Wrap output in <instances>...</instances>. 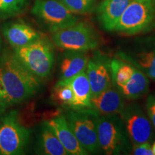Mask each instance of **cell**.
I'll return each mask as SVG.
<instances>
[{
    "label": "cell",
    "instance_id": "cell-1",
    "mask_svg": "<svg viewBox=\"0 0 155 155\" xmlns=\"http://www.w3.org/2000/svg\"><path fill=\"white\" fill-rule=\"evenodd\" d=\"M0 78L6 108L28 100L40 88V79L20 63L13 52H5L0 57Z\"/></svg>",
    "mask_w": 155,
    "mask_h": 155
},
{
    "label": "cell",
    "instance_id": "cell-2",
    "mask_svg": "<svg viewBox=\"0 0 155 155\" xmlns=\"http://www.w3.org/2000/svg\"><path fill=\"white\" fill-rule=\"evenodd\" d=\"M13 53L27 69L39 79L48 78L55 63V50L48 38H42L22 47L14 48Z\"/></svg>",
    "mask_w": 155,
    "mask_h": 155
},
{
    "label": "cell",
    "instance_id": "cell-3",
    "mask_svg": "<svg viewBox=\"0 0 155 155\" xmlns=\"http://www.w3.org/2000/svg\"><path fill=\"white\" fill-rule=\"evenodd\" d=\"M100 150L108 155L129 154L131 143L119 114L100 115L97 121Z\"/></svg>",
    "mask_w": 155,
    "mask_h": 155
},
{
    "label": "cell",
    "instance_id": "cell-4",
    "mask_svg": "<svg viewBox=\"0 0 155 155\" xmlns=\"http://www.w3.org/2000/svg\"><path fill=\"white\" fill-rule=\"evenodd\" d=\"M154 26L155 0H131L113 31L134 35L150 31Z\"/></svg>",
    "mask_w": 155,
    "mask_h": 155
},
{
    "label": "cell",
    "instance_id": "cell-5",
    "mask_svg": "<svg viewBox=\"0 0 155 155\" xmlns=\"http://www.w3.org/2000/svg\"><path fill=\"white\" fill-rule=\"evenodd\" d=\"M99 114L91 108L71 109L65 114L70 128L81 146L88 152L100 150L97 134Z\"/></svg>",
    "mask_w": 155,
    "mask_h": 155
},
{
    "label": "cell",
    "instance_id": "cell-6",
    "mask_svg": "<svg viewBox=\"0 0 155 155\" xmlns=\"http://www.w3.org/2000/svg\"><path fill=\"white\" fill-rule=\"evenodd\" d=\"M30 137V131L21 124L16 110L0 116V154H24Z\"/></svg>",
    "mask_w": 155,
    "mask_h": 155
},
{
    "label": "cell",
    "instance_id": "cell-7",
    "mask_svg": "<svg viewBox=\"0 0 155 155\" xmlns=\"http://www.w3.org/2000/svg\"><path fill=\"white\" fill-rule=\"evenodd\" d=\"M56 47L64 50L88 52L98 47L99 36L91 25L86 22H76L52 35Z\"/></svg>",
    "mask_w": 155,
    "mask_h": 155
},
{
    "label": "cell",
    "instance_id": "cell-8",
    "mask_svg": "<svg viewBox=\"0 0 155 155\" xmlns=\"http://www.w3.org/2000/svg\"><path fill=\"white\" fill-rule=\"evenodd\" d=\"M31 13L52 33L69 28L77 22L74 13L60 0H35Z\"/></svg>",
    "mask_w": 155,
    "mask_h": 155
},
{
    "label": "cell",
    "instance_id": "cell-9",
    "mask_svg": "<svg viewBox=\"0 0 155 155\" xmlns=\"http://www.w3.org/2000/svg\"><path fill=\"white\" fill-rule=\"evenodd\" d=\"M132 144L152 142L155 137L154 128L147 114L137 104L125 105L119 114Z\"/></svg>",
    "mask_w": 155,
    "mask_h": 155
},
{
    "label": "cell",
    "instance_id": "cell-10",
    "mask_svg": "<svg viewBox=\"0 0 155 155\" xmlns=\"http://www.w3.org/2000/svg\"><path fill=\"white\" fill-rule=\"evenodd\" d=\"M111 61L107 55L96 52L89 58L86 73L88 76L92 96H96L112 84Z\"/></svg>",
    "mask_w": 155,
    "mask_h": 155
},
{
    "label": "cell",
    "instance_id": "cell-11",
    "mask_svg": "<svg viewBox=\"0 0 155 155\" xmlns=\"http://www.w3.org/2000/svg\"><path fill=\"white\" fill-rule=\"evenodd\" d=\"M124 100L119 89L112 83L106 90L91 97L90 108L99 115L119 114L125 106Z\"/></svg>",
    "mask_w": 155,
    "mask_h": 155
},
{
    "label": "cell",
    "instance_id": "cell-12",
    "mask_svg": "<svg viewBox=\"0 0 155 155\" xmlns=\"http://www.w3.org/2000/svg\"><path fill=\"white\" fill-rule=\"evenodd\" d=\"M71 155H85L88 152L81 146L70 128L65 115H59L45 121Z\"/></svg>",
    "mask_w": 155,
    "mask_h": 155
},
{
    "label": "cell",
    "instance_id": "cell-13",
    "mask_svg": "<svg viewBox=\"0 0 155 155\" xmlns=\"http://www.w3.org/2000/svg\"><path fill=\"white\" fill-rule=\"evenodd\" d=\"M2 35L13 48L25 46L42 37L40 32L23 22H9L5 25Z\"/></svg>",
    "mask_w": 155,
    "mask_h": 155
},
{
    "label": "cell",
    "instance_id": "cell-14",
    "mask_svg": "<svg viewBox=\"0 0 155 155\" xmlns=\"http://www.w3.org/2000/svg\"><path fill=\"white\" fill-rule=\"evenodd\" d=\"M118 57L129 62L147 77L155 81V45L131 53H120Z\"/></svg>",
    "mask_w": 155,
    "mask_h": 155
},
{
    "label": "cell",
    "instance_id": "cell-15",
    "mask_svg": "<svg viewBox=\"0 0 155 155\" xmlns=\"http://www.w3.org/2000/svg\"><path fill=\"white\" fill-rule=\"evenodd\" d=\"M88 60L87 52L65 50L60 64V80H67L86 71Z\"/></svg>",
    "mask_w": 155,
    "mask_h": 155
},
{
    "label": "cell",
    "instance_id": "cell-16",
    "mask_svg": "<svg viewBox=\"0 0 155 155\" xmlns=\"http://www.w3.org/2000/svg\"><path fill=\"white\" fill-rule=\"evenodd\" d=\"M131 0H104L97 8L98 19L108 31H113Z\"/></svg>",
    "mask_w": 155,
    "mask_h": 155
},
{
    "label": "cell",
    "instance_id": "cell-17",
    "mask_svg": "<svg viewBox=\"0 0 155 155\" xmlns=\"http://www.w3.org/2000/svg\"><path fill=\"white\" fill-rule=\"evenodd\" d=\"M65 81L71 85L74 93L75 103L72 109L90 108L92 93L86 71Z\"/></svg>",
    "mask_w": 155,
    "mask_h": 155
},
{
    "label": "cell",
    "instance_id": "cell-18",
    "mask_svg": "<svg viewBox=\"0 0 155 155\" xmlns=\"http://www.w3.org/2000/svg\"><path fill=\"white\" fill-rule=\"evenodd\" d=\"M150 87L149 78L135 66L132 76L123 86L117 87L125 99L135 100L146 94Z\"/></svg>",
    "mask_w": 155,
    "mask_h": 155
},
{
    "label": "cell",
    "instance_id": "cell-19",
    "mask_svg": "<svg viewBox=\"0 0 155 155\" xmlns=\"http://www.w3.org/2000/svg\"><path fill=\"white\" fill-rule=\"evenodd\" d=\"M38 148L41 154L46 155L70 154L46 122L41 125Z\"/></svg>",
    "mask_w": 155,
    "mask_h": 155
},
{
    "label": "cell",
    "instance_id": "cell-20",
    "mask_svg": "<svg viewBox=\"0 0 155 155\" xmlns=\"http://www.w3.org/2000/svg\"><path fill=\"white\" fill-rule=\"evenodd\" d=\"M135 66L125 60L115 58L111 61L112 83L116 87L124 85L132 76Z\"/></svg>",
    "mask_w": 155,
    "mask_h": 155
},
{
    "label": "cell",
    "instance_id": "cell-21",
    "mask_svg": "<svg viewBox=\"0 0 155 155\" xmlns=\"http://www.w3.org/2000/svg\"><path fill=\"white\" fill-rule=\"evenodd\" d=\"M53 101L58 105L73 108L75 103V96L71 85L65 80H59L54 86L52 94Z\"/></svg>",
    "mask_w": 155,
    "mask_h": 155
},
{
    "label": "cell",
    "instance_id": "cell-22",
    "mask_svg": "<svg viewBox=\"0 0 155 155\" xmlns=\"http://www.w3.org/2000/svg\"><path fill=\"white\" fill-rule=\"evenodd\" d=\"M71 12L85 15L92 12L98 0H60Z\"/></svg>",
    "mask_w": 155,
    "mask_h": 155
},
{
    "label": "cell",
    "instance_id": "cell-23",
    "mask_svg": "<svg viewBox=\"0 0 155 155\" xmlns=\"http://www.w3.org/2000/svg\"><path fill=\"white\" fill-rule=\"evenodd\" d=\"M28 0H0V18L12 17L22 12Z\"/></svg>",
    "mask_w": 155,
    "mask_h": 155
},
{
    "label": "cell",
    "instance_id": "cell-24",
    "mask_svg": "<svg viewBox=\"0 0 155 155\" xmlns=\"http://www.w3.org/2000/svg\"><path fill=\"white\" fill-rule=\"evenodd\" d=\"M131 152L134 155H154L150 142H143L131 145Z\"/></svg>",
    "mask_w": 155,
    "mask_h": 155
},
{
    "label": "cell",
    "instance_id": "cell-25",
    "mask_svg": "<svg viewBox=\"0 0 155 155\" xmlns=\"http://www.w3.org/2000/svg\"><path fill=\"white\" fill-rule=\"evenodd\" d=\"M147 113L155 130V95H150L146 102Z\"/></svg>",
    "mask_w": 155,
    "mask_h": 155
},
{
    "label": "cell",
    "instance_id": "cell-26",
    "mask_svg": "<svg viewBox=\"0 0 155 155\" xmlns=\"http://www.w3.org/2000/svg\"><path fill=\"white\" fill-rule=\"evenodd\" d=\"M5 109L6 108L5 106V103H4L2 87L1 78H0V113H2V112L5 111Z\"/></svg>",
    "mask_w": 155,
    "mask_h": 155
},
{
    "label": "cell",
    "instance_id": "cell-27",
    "mask_svg": "<svg viewBox=\"0 0 155 155\" xmlns=\"http://www.w3.org/2000/svg\"><path fill=\"white\" fill-rule=\"evenodd\" d=\"M152 151H153V153H154V155H155V141L154 142V144L152 146Z\"/></svg>",
    "mask_w": 155,
    "mask_h": 155
},
{
    "label": "cell",
    "instance_id": "cell-28",
    "mask_svg": "<svg viewBox=\"0 0 155 155\" xmlns=\"http://www.w3.org/2000/svg\"><path fill=\"white\" fill-rule=\"evenodd\" d=\"M1 48H2V42H1V39H0V50H1Z\"/></svg>",
    "mask_w": 155,
    "mask_h": 155
}]
</instances>
